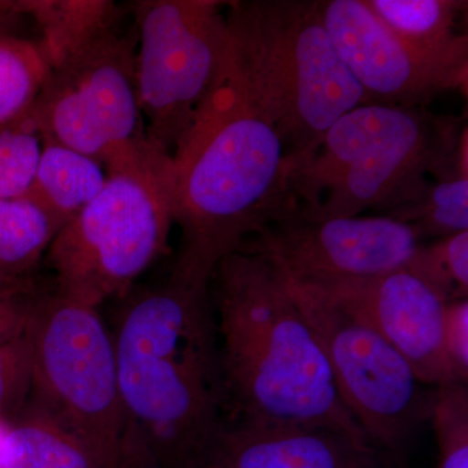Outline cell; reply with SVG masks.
<instances>
[{
    "label": "cell",
    "instance_id": "15",
    "mask_svg": "<svg viewBox=\"0 0 468 468\" xmlns=\"http://www.w3.org/2000/svg\"><path fill=\"white\" fill-rule=\"evenodd\" d=\"M106 177L98 160L45 143L24 197L45 209L61 229L100 194Z\"/></svg>",
    "mask_w": 468,
    "mask_h": 468
},
{
    "label": "cell",
    "instance_id": "2",
    "mask_svg": "<svg viewBox=\"0 0 468 468\" xmlns=\"http://www.w3.org/2000/svg\"><path fill=\"white\" fill-rule=\"evenodd\" d=\"M209 295L224 418L331 428L371 445L341 401L322 345L272 261L251 252L228 255L215 268Z\"/></svg>",
    "mask_w": 468,
    "mask_h": 468
},
{
    "label": "cell",
    "instance_id": "21",
    "mask_svg": "<svg viewBox=\"0 0 468 468\" xmlns=\"http://www.w3.org/2000/svg\"><path fill=\"white\" fill-rule=\"evenodd\" d=\"M50 69L37 41L0 37V126L27 112Z\"/></svg>",
    "mask_w": 468,
    "mask_h": 468
},
{
    "label": "cell",
    "instance_id": "10",
    "mask_svg": "<svg viewBox=\"0 0 468 468\" xmlns=\"http://www.w3.org/2000/svg\"><path fill=\"white\" fill-rule=\"evenodd\" d=\"M27 115L42 144L79 151L101 165L116 147L146 135L135 27L116 24L51 68Z\"/></svg>",
    "mask_w": 468,
    "mask_h": 468
},
{
    "label": "cell",
    "instance_id": "3",
    "mask_svg": "<svg viewBox=\"0 0 468 468\" xmlns=\"http://www.w3.org/2000/svg\"><path fill=\"white\" fill-rule=\"evenodd\" d=\"M172 156L180 248L171 277L209 288L224 258L298 202V162L221 69Z\"/></svg>",
    "mask_w": 468,
    "mask_h": 468
},
{
    "label": "cell",
    "instance_id": "18",
    "mask_svg": "<svg viewBox=\"0 0 468 468\" xmlns=\"http://www.w3.org/2000/svg\"><path fill=\"white\" fill-rule=\"evenodd\" d=\"M0 468H101L90 452L29 405L5 423Z\"/></svg>",
    "mask_w": 468,
    "mask_h": 468
},
{
    "label": "cell",
    "instance_id": "16",
    "mask_svg": "<svg viewBox=\"0 0 468 468\" xmlns=\"http://www.w3.org/2000/svg\"><path fill=\"white\" fill-rule=\"evenodd\" d=\"M18 11L38 27L37 39L48 66L72 57L101 33L120 23L111 0H16Z\"/></svg>",
    "mask_w": 468,
    "mask_h": 468
},
{
    "label": "cell",
    "instance_id": "6",
    "mask_svg": "<svg viewBox=\"0 0 468 468\" xmlns=\"http://www.w3.org/2000/svg\"><path fill=\"white\" fill-rule=\"evenodd\" d=\"M454 120L421 109L362 104L328 129L295 176V198L329 218L384 214L417 199L428 176L467 167Z\"/></svg>",
    "mask_w": 468,
    "mask_h": 468
},
{
    "label": "cell",
    "instance_id": "17",
    "mask_svg": "<svg viewBox=\"0 0 468 468\" xmlns=\"http://www.w3.org/2000/svg\"><path fill=\"white\" fill-rule=\"evenodd\" d=\"M388 29L411 48L442 57H468L466 34L457 18L467 2L455 0H363Z\"/></svg>",
    "mask_w": 468,
    "mask_h": 468
},
{
    "label": "cell",
    "instance_id": "13",
    "mask_svg": "<svg viewBox=\"0 0 468 468\" xmlns=\"http://www.w3.org/2000/svg\"><path fill=\"white\" fill-rule=\"evenodd\" d=\"M309 286L371 326L408 360L427 387L461 383L443 349L446 303L406 268L367 279Z\"/></svg>",
    "mask_w": 468,
    "mask_h": 468
},
{
    "label": "cell",
    "instance_id": "28",
    "mask_svg": "<svg viewBox=\"0 0 468 468\" xmlns=\"http://www.w3.org/2000/svg\"><path fill=\"white\" fill-rule=\"evenodd\" d=\"M24 16L17 8L16 0H0V37L15 36V27Z\"/></svg>",
    "mask_w": 468,
    "mask_h": 468
},
{
    "label": "cell",
    "instance_id": "25",
    "mask_svg": "<svg viewBox=\"0 0 468 468\" xmlns=\"http://www.w3.org/2000/svg\"><path fill=\"white\" fill-rule=\"evenodd\" d=\"M52 286L36 276L0 277V345L26 335L37 304Z\"/></svg>",
    "mask_w": 468,
    "mask_h": 468
},
{
    "label": "cell",
    "instance_id": "8",
    "mask_svg": "<svg viewBox=\"0 0 468 468\" xmlns=\"http://www.w3.org/2000/svg\"><path fill=\"white\" fill-rule=\"evenodd\" d=\"M286 282L322 345L345 408L388 463L401 462L430 421L435 389H428L408 360L371 326L311 286L289 277Z\"/></svg>",
    "mask_w": 468,
    "mask_h": 468
},
{
    "label": "cell",
    "instance_id": "14",
    "mask_svg": "<svg viewBox=\"0 0 468 468\" xmlns=\"http://www.w3.org/2000/svg\"><path fill=\"white\" fill-rule=\"evenodd\" d=\"M368 443L338 431L221 417L198 468H385Z\"/></svg>",
    "mask_w": 468,
    "mask_h": 468
},
{
    "label": "cell",
    "instance_id": "27",
    "mask_svg": "<svg viewBox=\"0 0 468 468\" xmlns=\"http://www.w3.org/2000/svg\"><path fill=\"white\" fill-rule=\"evenodd\" d=\"M443 349L452 374L461 383L468 380V300L445 304L442 324Z\"/></svg>",
    "mask_w": 468,
    "mask_h": 468
},
{
    "label": "cell",
    "instance_id": "11",
    "mask_svg": "<svg viewBox=\"0 0 468 468\" xmlns=\"http://www.w3.org/2000/svg\"><path fill=\"white\" fill-rule=\"evenodd\" d=\"M420 245L408 224L385 215L329 218L297 202L239 251L261 255L307 285L367 279L406 268Z\"/></svg>",
    "mask_w": 468,
    "mask_h": 468
},
{
    "label": "cell",
    "instance_id": "26",
    "mask_svg": "<svg viewBox=\"0 0 468 468\" xmlns=\"http://www.w3.org/2000/svg\"><path fill=\"white\" fill-rule=\"evenodd\" d=\"M32 384V353L27 335L0 345V419L9 420L26 408Z\"/></svg>",
    "mask_w": 468,
    "mask_h": 468
},
{
    "label": "cell",
    "instance_id": "20",
    "mask_svg": "<svg viewBox=\"0 0 468 468\" xmlns=\"http://www.w3.org/2000/svg\"><path fill=\"white\" fill-rule=\"evenodd\" d=\"M408 224L419 239H446L468 230V168H457L427 185L412 202L385 214Z\"/></svg>",
    "mask_w": 468,
    "mask_h": 468
},
{
    "label": "cell",
    "instance_id": "22",
    "mask_svg": "<svg viewBox=\"0 0 468 468\" xmlns=\"http://www.w3.org/2000/svg\"><path fill=\"white\" fill-rule=\"evenodd\" d=\"M406 270L424 282L443 303L467 300L468 230L419 245Z\"/></svg>",
    "mask_w": 468,
    "mask_h": 468
},
{
    "label": "cell",
    "instance_id": "4",
    "mask_svg": "<svg viewBox=\"0 0 468 468\" xmlns=\"http://www.w3.org/2000/svg\"><path fill=\"white\" fill-rule=\"evenodd\" d=\"M227 46L221 70L275 126L300 168L328 129L367 104L365 91L335 51L320 2H226Z\"/></svg>",
    "mask_w": 468,
    "mask_h": 468
},
{
    "label": "cell",
    "instance_id": "19",
    "mask_svg": "<svg viewBox=\"0 0 468 468\" xmlns=\"http://www.w3.org/2000/svg\"><path fill=\"white\" fill-rule=\"evenodd\" d=\"M60 230L27 197L0 201V277L33 275Z\"/></svg>",
    "mask_w": 468,
    "mask_h": 468
},
{
    "label": "cell",
    "instance_id": "9",
    "mask_svg": "<svg viewBox=\"0 0 468 468\" xmlns=\"http://www.w3.org/2000/svg\"><path fill=\"white\" fill-rule=\"evenodd\" d=\"M226 2L129 3L137 32V90L147 137L174 155L214 88L227 46Z\"/></svg>",
    "mask_w": 468,
    "mask_h": 468
},
{
    "label": "cell",
    "instance_id": "7",
    "mask_svg": "<svg viewBox=\"0 0 468 468\" xmlns=\"http://www.w3.org/2000/svg\"><path fill=\"white\" fill-rule=\"evenodd\" d=\"M26 335L32 353L27 405L79 440L101 468H115L124 415L112 334L98 309L68 300L52 284Z\"/></svg>",
    "mask_w": 468,
    "mask_h": 468
},
{
    "label": "cell",
    "instance_id": "12",
    "mask_svg": "<svg viewBox=\"0 0 468 468\" xmlns=\"http://www.w3.org/2000/svg\"><path fill=\"white\" fill-rule=\"evenodd\" d=\"M323 23L367 104L420 109L437 95L467 89L468 57L411 48L390 32L363 0H323Z\"/></svg>",
    "mask_w": 468,
    "mask_h": 468
},
{
    "label": "cell",
    "instance_id": "5",
    "mask_svg": "<svg viewBox=\"0 0 468 468\" xmlns=\"http://www.w3.org/2000/svg\"><path fill=\"white\" fill-rule=\"evenodd\" d=\"M106 183L61 228L48 252L54 289L98 307L133 288L168 246L175 226L174 156L147 135L101 162Z\"/></svg>",
    "mask_w": 468,
    "mask_h": 468
},
{
    "label": "cell",
    "instance_id": "23",
    "mask_svg": "<svg viewBox=\"0 0 468 468\" xmlns=\"http://www.w3.org/2000/svg\"><path fill=\"white\" fill-rule=\"evenodd\" d=\"M437 442V468H468L467 383L435 388L430 419Z\"/></svg>",
    "mask_w": 468,
    "mask_h": 468
},
{
    "label": "cell",
    "instance_id": "1",
    "mask_svg": "<svg viewBox=\"0 0 468 468\" xmlns=\"http://www.w3.org/2000/svg\"><path fill=\"white\" fill-rule=\"evenodd\" d=\"M112 334L124 431L115 468H198L221 419L209 288L131 289Z\"/></svg>",
    "mask_w": 468,
    "mask_h": 468
},
{
    "label": "cell",
    "instance_id": "24",
    "mask_svg": "<svg viewBox=\"0 0 468 468\" xmlns=\"http://www.w3.org/2000/svg\"><path fill=\"white\" fill-rule=\"evenodd\" d=\"M41 150V137L27 113L0 126V201L26 194Z\"/></svg>",
    "mask_w": 468,
    "mask_h": 468
}]
</instances>
